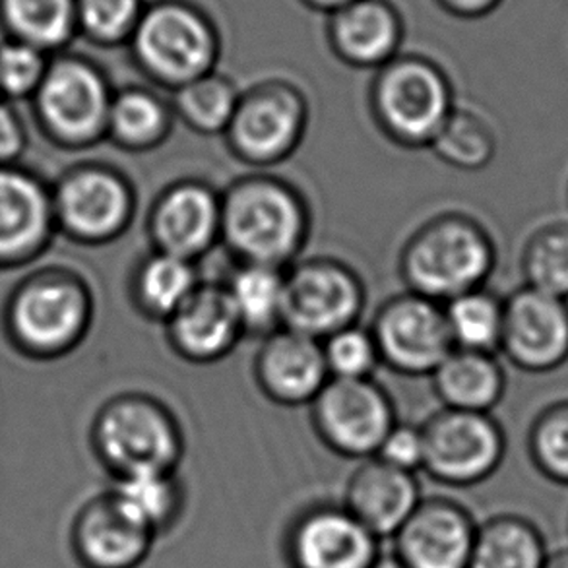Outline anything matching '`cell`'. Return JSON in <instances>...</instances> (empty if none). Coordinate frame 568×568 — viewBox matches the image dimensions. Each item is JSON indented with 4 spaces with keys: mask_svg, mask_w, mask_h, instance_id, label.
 I'll return each mask as SVG.
<instances>
[{
    "mask_svg": "<svg viewBox=\"0 0 568 568\" xmlns=\"http://www.w3.org/2000/svg\"><path fill=\"white\" fill-rule=\"evenodd\" d=\"M313 230L307 199L287 179L256 171L222 191L220 245L235 262L290 268Z\"/></svg>",
    "mask_w": 568,
    "mask_h": 568,
    "instance_id": "6da1fadb",
    "label": "cell"
},
{
    "mask_svg": "<svg viewBox=\"0 0 568 568\" xmlns=\"http://www.w3.org/2000/svg\"><path fill=\"white\" fill-rule=\"evenodd\" d=\"M92 287L74 270L47 266L23 276L2 307L8 344L31 362H54L82 346L92 328Z\"/></svg>",
    "mask_w": 568,
    "mask_h": 568,
    "instance_id": "7a4b0ae2",
    "label": "cell"
},
{
    "mask_svg": "<svg viewBox=\"0 0 568 568\" xmlns=\"http://www.w3.org/2000/svg\"><path fill=\"white\" fill-rule=\"evenodd\" d=\"M497 266V245L484 223L464 212H443L406 239L398 274L406 292L445 305L462 293L485 287Z\"/></svg>",
    "mask_w": 568,
    "mask_h": 568,
    "instance_id": "3957f363",
    "label": "cell"
},
{
    "mask_svg": "<svg viewBox=\"0 0 568 568\" xmlns=\"http://www.w3.org/2000/svg\"><path fill=\"white\" fill-rule=\"evenodd\" d=\"M90 445L101 466L119 479L142 471H178L185 433L162 399L146 392H121L98 409Z\"/></svg>",
    "mask_w": 568,
    "mask_h": 568,
    "instance_id": "277c9868",
    "label": "cell"
},
{
    "mask_svg": "<svg viewBox=\"0 0 568 568\" xmlns=\"http://www.w3.org/2000/svg\"><path fill=\"white\" fill-rule=\"evenodd\" d=\"M371 116L384 139L404 150H429L450 116L453 85L433 62L392 59L373 82Z\"/></svg>",
    "mask_w": 568,
    "mask_h": 568,
    "instance_id": "5b68a950",
    "label": "cell"
},
{
    "mask_svg": "<svg viewBox=\"0 0 568 568\" xmlns=\"http://www.w3.org/2000/svg\"><path fill=\"white\" fill-rule=\"evenodd\" d=\"M57 233L85 246L115 243L131 230L136 189L115 165L82 162L62 171L51 185Z\"/></svg>",
    "mask_w": 568,
    "mask_h": 568,
    "instance_id": "8992f818",
    "label": "cell"
},
{
    "mask_svg": "<svg viewBox=\"0 0 568 568\" xmlns=\"http://www.w3.org/2000/svg\"><path fill=\"white\" fill-rule=\"evenodd\" d=\"M113 93L90 62L59 59L45 70L33 93V115L49 144L82 152L105 142Z\"/></svg>",
    "mask_w": 568,
    "mask_h": 568,
    "instance_id": "52a82bcc",
    "label": "cell"
},
{
    "mask_svg": "<svg viewBox=\"0 0 568 568\" xmlns=\"http://www.w3.org/2000/svg\"><path fill=\"white\" fill-rule=\"evenodd\" d=\"M307 126L305 95L285 82H264L241 92L223 142L233 160L256 171H268L300 150Z\"/></svg>",
    "mask_w": 568,
    "mask_h": 568,
    "instance_id": "ba28073f",
    "label": "cell"
},
{
    "mask_svg": "<svg viewBox=\"0 0 568 568\" xmlns=\"http://www.w3.org/2000/svg\"><path fill=\"white\" fill-rule=\"evenodd\" d=\"M367 305L362 276L334 256H311L285 268L282 328L318 339L359 323Z\"/></svg>",
    "mask_w": 568,
    "mask_h": 568,
    "instance_id": "9c48e42d",
    "label": "cell"
},
{
    "mask_svg": "<svg viewBox=\"0 0 568 568\" xmlns=\"http://www.w3.org/2000/svg\"><path fill=\"white\" fill-rule=\"evenodd\" d=\"M427 476L448 487L484 484L500 468L507 437L491 414L440 407L422 425Z\"/></svg>",
    "mask_w": 568,
    "mask_h": 568,
    "instance_id": "30bf717a",
    "label": "cell"
},
{
    "mask_svg": "<svg viewBox=\"0 0 568 568\" xmlns=\"http://www.w3.org/2000/svg\"><path fill=\"white\" fill-rule=\"evenodd\" d=\"M308 409L321 443L349 460L373 458L398 422L390 394L375 378H331Z\"/></svg>",
    "mask_w": 568,
    "mask_h": 568,
    "instance_id": "8fae6325",
    "label": "cell"
},
{
    "mask_svg": "<svg viewBox=\"0 0 568 568\" xmlns=\"http://www.w3.org/2000/svg\"><path fill=\"white\" fill-rule=\"evenodd\" d=\"M132 33L140 69L171 92L214 72L217 59L214 31L189 8L175 4L154 8L136 23Z\"/></svg>",
    "mask_w": 568,
    "mask_h": 568,
    "instance_id": "7c38bea8",
    "label": "cell"
},
{
    "mask_svg": "<svg viewBox=\"0 0 568 568\" xmlns=\"http://www.w3.org/2000/svg\"><path fill=\"white\" fill-rule=\"evenodd\" d=\"M381 363L404 377H430L453 339L443 303L404 292L383 301L369 324Z\"/></svg>",
    "mask_w": 568,
    "mask_h": 568,
    "instance_id": "4fadbf2b",
    "label": "cell"
},
{
    "mask_svg": "<svg viewBox=\"0 0 568 568\" xmlns=\"http://www.w3.org/2000/svg\"><path fill=\"white\" fill-rule=\"evenodd\" d=\"M146 235L154 251L199 262L222 237V191L199 178L163 186L150 204Z\"/></svg>",
    "mask_w": 568,
    "mask_h": 568,
    "instance_id": "5bb4252c",
    "label": "cell"
},
{
    "mask_svg": "<svg viewBox=\"0 0 568 568\" xmlns=\"http://www.w3.org/2000/svg\"><path fill=\"white\" fill-rule=\"evenodd\" d=\"M381 539L344 505L315 503L293 518L284 536L290 568H371Z\"/></svg>",
    "mask_w": 568,
    "mask_h": 568,
    "instance_id": "9a60e30c",
    "label": "cell"
},
{
    "mask_svg": "<svg viewBox=\"0 0 568 568\" xmlns=\"http://www.w3.org/2000/svg\"><path fill=\"white\" fill-rule=\"evenodd\" d=\"M500 352L516 369L544 375L568 362V301L524 285L505 297Z\"/></svg>",
    "mask_w": 568,
    "mask_h": 568,
    "instance_id": "2e32d148",
    "label": "cell"
},
{
    "mask_svg": "<svg viewBox=\"0 0 568 568\" xmlns=\"http://www.w3.org/2000/svg\"><path fill=\"white\" fill-rule=\"evenodd\" d=\"M57 235L51 185L20 163L0 165V270L39 261Z\"/></svg>",
    "mask_w": 568,
    "mask_h": 568,
    "instance_id": "e0dca14e",
    "label": "cell"
},
{
    "mask_svg": "<svg viewBox=\"0 0 568 568\" xmlns=\"http://www.w3.org/2000/svg\"><path fill=\"white\" fill-rule=\"evenodd\" d=\"M477 524L468 508L446 497L422 499L394 536L407 568H468Z\"/></svg>",
    "mask_w": 568,
    "mask_h": 568,
    "instance_id": "ac0fdd59",
    "label": "cell"
},
{
    "mask_svg": "<svg viewBox=\"0 0 568 568\" xmlns=\"http://www.w3.org/2000/svg\"><path fill=\"white\" fill-rule=\"evenodd\" d=\"M254 383L276 406H308L331 381L318 339L290 328L262 338L253 362Z\"/></svg>",
    "mask_w": 568,
    "mask_h": 568,
    "instance_id": "d6986e66",
    "label": "cell"
},
{
    "mask_svg": "<svg viewBox=\"0 0 568 568\" xmlns=\"http://www.w3.org/2000/svg\"><path fill=\"white\" fill-rule=\"evenodd\" d=\"M163 328L171 352L192 365L223 362L245 338L222 282H202Z\"/></svg>",
    "mask_w": 568,
    "mask_h": 568,
    "instance_id": "ffe728a7",
    "label": "cell"
},
{
    "mask_svg": "<svg viewBox=\"0 0 568 568\" xmlns=\"http://www.w3.org/2000/svg\"><path fill=\"white\" fill-rule=\"evenodd\" d=\"M154 541L109 491L88 500L70 530L72 554L82 568L142 567Z\"/></svg>",
    "mask_w": 568,
    "mask_h": 568,
    "instance_id": "44dd1931",
    "label": "cell"
},
{
    "mask_svg": "<svg viewBox=\"0 0 568 568\" xmlns=\"http://www.w3.org/2000/svg\"><path fill=\"white\" fill-rule=\"evenodd\" d=\"M422 489L412 471L378 460H362L349 476L344 507L378 539L394 538L417 505Z\"/></svg>",
    "mask_w": 568,
    "mask_h": 568,
    "instance_id": "7402d4cb",
    "label": "cell"
},
{
    "mask_svg": "<svg viewBox=\"0 0 568 568\" xmlns=\"http://www.w3.org/2000/svg\"><path fill=\"white\" fill-rule=\"evenodd\" d=\"M443 407L491 414L505 398L507 375L497 355L454 347L430 375Z\"/></svg>",
    "mask_w": 568,
    "mask_h": 568,
    "instance_id": "603a6c76",
    "label": "cell"
},
{
    "mask_svg": "<svg viewBox=\"0 0 568 568\" xmlns=\"http://www.w3.org/2000/svg\"><path fill=\"white\" fill-rule=\"evenodd\" d=\"M200 284L196 262L150 248L132 268L129 300L142 318L165 324Z\"/></svg>",
    "mask_w": 568,
    "mask_h": 568,
    "instance_id": "cb8c5ba5",
    "label": "cell"
},
{
    "mask_svg": "<svg viewBox=\"0 0 568 568\" xmlns=\"http://www.w3.org/2000/svg\"><path fill=\"white\" fill-rule=\"evenodd\" d=\"M173 126L171 101L162 100L152 90L132 85L113 93L105 140L129 154H146L170 140Z\"/></svg>",
    "mask_w": 568,
    "mask_h": 568,
    "instance_id": "d4e9b609",
    "label": "cell"
},
{
    "mask_svg": "<svg viewBox=\"0 0 568 568\" xmlns=\"http://www.w3.org/2000/svg\"><path fill=\"white\" fill-rule=\"evenodd\" d=\"M222 285L245 336L262 339L282 328L285 270L235 262Z\"/></svg>",
    "mask_w": 568,
    "mask_h": 568,
    "instance_id": "484cf974",
    "label": "cell"
},
{
    "mask_svg": "<svg viewBox=\"0 0 568 568\" xmlns=\"http://www.w3.org/2000/svg\"><path fill=\"white\" fill-rule=\"evenodd\" d=\"M332 39L347 64L362 69L384 67L398 47V22L383 4L355 0L334 20Z\"/></svg>",
    "mask_w": 568,
    "mask_h": 568,
    "instance_id": "4316f807",
    "label": "cell"
},
{
    "mask_svg": "<svg viewBox=\"0 0 568 568\" xmlns=\"http://www.w3.org/2000/svg\"><path fill=\"white\" fill-rule=\"evenodd\" d=\"M115 481L113 499L154 538L170 534L185 513L186 489L178 471H142Z\"/></svg>",
    "mask_w": 568,
    "mask_h": 568,
    "instance_id": "83f0119b",
    "label": "cell"
},
{
    "mask_svg": "<svg viewBox=\"0 0 568 568\" xmlns=\"http://www.w3.org/2000/svg\"><path fill=\"white\" fill-rule=\"evenodd\" d=\"M546 539L518 515H497L477 526L468 568H544Z\"/></svg>",
    "mask_w": 568,
    "mask_h": 568,
    "instance_id": "f1b7e54d",
    "label": "cell"
},
{
    "mask_svg": "<svg viewBox=\"0 0 568 568\" xmlns=\"http://www.w3.org/2000/svg\"><path fill=\"white\" fill-rule=\"evenodd\" d=\"M443 307L454 347L485 354L499 352L505 300L497 293L479 287L446 301Z\"/></svg>",
    "mask_w": 568,
    "mask_h": 568,
    "instance_id": "f546056e",
    "label": "cell"
},
{
    "mask_svg": "<svg viewBox=\"0 0 568 568\" xmlns=\"http://www.w3.org/2000/svg\"><path fill=\"white\" fill-rule=\"evenodd\" d=\"M241 92L230 78L210 72L173 92V115L200 136H223L235 115Z\"/></svg>",
    "mask_w": 568,
    "mask_h": 568,
    "instance_id": "4dcf8cb0",
    "label": "cell"
},
{
    "mask_svg": "<svg viewBox=\"0 0 568 568\" xmlns=\"http://www.w3.org/2000/svg\"><path fill=\"white\" fill-rule=\"evenodd\" d=\"M497 146L491 123L477 111L456 105L429 150L448 168L476 173L491 165Z\"/></svg>",
    "mask_w": 568,
    "mask_h": 568,
    "instance_id": "1f68e13d",
    "label": "cell"
},
{
    "mask_svg": "<svg viewBox=\"0 0 568 568\" xmlns=\"http://www.w3.org/2000/svg\"><path fill=\"white\" fill-rule=\"evenodd\" d=\"M524 282L538 292L568 301V223L541 225L524 245Z\"/></svg>",
    "mask_w": 568,
    "mask_h": 568,
    "instance_id": "d6a6232c",
    "label": "cell"
},
{
    "mask_svg": "<svg viewBox=\"0 0 568 568\" xmlns=\"http://www.w3.org/2000/svg\"><path fill=\"white\" fill-rule=\"evenodd\" d=\"M4 12L22 43L39 51L61 45L72 30V0H4Z\"/></svg>",
    "mask_w": 568,
    "mask_h": 568,
    "instance_id": "836d02e7",
    "label": "cell"
},
{
    "mask_svg": "<svg viewBox=\"0 0 568 568\" xmlns=\"http://www.w3.org/2000/svg\"><path fill=\"white\" fill-rule=\"evenodd\" d=\"M528 454L541 476L568 487V399L544 407L528 430Z\"/></svg>",
    "mask_w": 568,
    "mask_h": 568,
    "instance_id": "e575fe53",
    "label": "cell"
},
{
    "mask_svg": "<svg viewBox=\"0 0 568 568\" xmlns=\"http://www.w3.org/2000/svg\"><path fill=\"white\" fill-rule=\"evenodd\" d=\"M321 346L331 378H373L378 365H383L373 332L359 323L334 332L321 342Z\"/></svg>",
    "mask_w": 568,
    "mask_h": 568,
    "instance_id": "d590c367",
    "label": "cell"
},
{
    "mask_svg": "<svg viewBox=\"0 0 568 568\" xmlns=\"http://www.w3.org/2000/svg\"><path fill=\"white\" fill-rule=\"evenodd\" d=\"M43 54L28 43L0 47V100L33 98L45 77Z\"/></svg>",
    "mask_w": 568,
    "mask_h": 568,
    "instance_id": "8d00e7d4",
    "label": "cell"
},
{
    "mask_svg": "<svg viewBox=\"0 0 568 568\" xmlns=\"http://www.w3.org/2000/svg\"><path fill=\"white\" fill-rule=\"evenodd\" d=\"M85 30L101 41H119L136 30L139 0H80Z\"/></svg>",
    "mask_w": 568,
    "mask_h": 568,
    "instance_id": "74e56055",
    "label": "cell"
},
{
    "mask_svg": "<svg viewBox=\"0 0 568 568\" xmlns=\"http://www.w3.org/2000/svg\"><path fill=\"white\" fill-rule=\"evenodd\" d=\"M375 456L394 468L415 474L417 469L423 468V456H425L422 425L417 427L409 423L396 422L378 446Z\"/></svg>",
    "mask_w": 568,
    "mask_h": 568,
    "instance_id": "f35d334b",
    "label": "cell"
},
{
    "mask_svg": "<svg viewBox=\"0 0 568 568\" xmlns=\"http://www.w3.org/2000/svg\"><path fill=\"white\" fill-rule=\"evenodd\" d=\"M28 142L30 140L22 119L7 100H0V165L20 162Z\"/></svg>",
    "mask_w": 568,
    "mask_h": 568,
    "instance_id": "ab89813d",
    "label": "cell"
},
{
    "mask_svg": "<svg viewBox=\"0 0 568 568\" xmlns=\"http://www.w3.org/2000/svg\"><path fill=\"white\" fill-rule=\"evenodd\" d=\"M446 2L462 14L479 16L491 12L500 0H446Z\"/></svg>",
    "mask_w": 568,
    "mask_h": 568,
    "instance_id": "60d3db41",
    "label": "cell"
},
{
    "mask_svg": "<svg viewBox=\"0 0 568 568\" xmlns=\"http://www.w3.org/2000/svg\"><path fill=\"white\" fill-rule=\"evenodd\" d=\"M544 568H568V549H559L555 554L547 555Z\"/></svg>",
    "mask_w": 568,
    "mask_h": 568,
    "instance_id": "b9f144b4",
    "label": "cell"
},
{
    "mask_svg": "<svg viewBox=\"0 0 568 568\" xmlns=\"http://www.w3.org/2000/svg\"><path fill=\"white\" fill-rule=\"evenodd\" d=\"M371 568H407L394 554H381Z\"/></svg>",
    "mask_w": 568,
    "mask_h": 568,
    "instance_id": "7bdbcfd3",
    "label": "cell"
},
{
    "mask_svg": "<svg viewBox=\"0 0 568 568\" xmlns=\"http://www.w3.org/2000/svg\"><path fill=\"white\" fill-rule=\"evenodd\" d=\"M321 4H332V7H338V4H352L355 0H316Z\"/></svg>",
    "mask_w": 568,
    "mask_h": 568,
    "instance_id": "ee69618b",
    "label": "cell"
}]
</instances>
